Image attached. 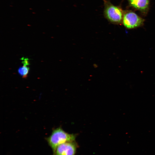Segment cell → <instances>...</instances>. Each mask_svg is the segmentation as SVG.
<instances>
[{"label":"cell","instance_id":"cell-1","mask_svg":"<svg viewBox=\"0 0 155 155\" xmlns=\"http://www.w3.org/2000/svg\"><path fill=\"white\" fill-rule=\"evenodd\" d=\"M76 136L75 134L69 133L59 127L53 130L50 136L46 138V140L54 154L58 146L65 142L75 141Z\"/></svg>","mask_w":155,"mask_h":155},{"label":"cell","instance_id":"cell-2","mask_svg":"<svg viewBox=\"0 0 155 155\" xmlns=\"http://www.w3.org/2000/svg\"><path fill=\"white\" fill-rule=\"evenodd\" d=\"M104 15L109 22L115 24H119L123 20L124 13L119 6L113 4L109 0H103Z\"/></svg>","mask_w":155,"mask_h":155},{"label":"cell","instance_id":"cell-3","mask_svg":"<svg viewBox=\"0 0 155 155\" xmlns=\"http://www.w3.org/2000/svg\"><path fill=\"white\" fill-rule=\"evenodd\" d=\"M123 23L128 29H132L142 25L144 20L131 11H125L123 14Z\"/></svg>","mask_w":155,"mask_h":155},{"label":"cell","instance_id":"cell-4","mask_svg":"<svg viewBox=\"0 0 155 155\" xmlns=\"http://www.w3.org/2000/svg\"><path fill=\"white\" fill-rule=\"evenodd\" d=\"M78 147L75 141L65 142L57 147L53 155H75Z\"/></svg>","mask_w":155,"mask_h":155},{"label":"cell","instance_id":"cell-5","mask_svg":"<svg viewBox=\"0 0 155 155\" xmlns=\"http://www.w3.org/2000/svg\"><path fill=\"white\" fill-rule=\"evenodd\" d=\"M130 5L142 12H145L148 9L149 0H129Z\"/></svg>","mask_w":155,"mask_h":155},{"label":"cell","instance_id":"cell-6","mask_svg":"<svg viewBox=\"0 0 155 155\" xmlns=\"http://www.w3.org/2000/svg\"><path fill=\"white\" fill-rule=\"evenodd\" d=\"M28 65L23 64V66L20 67L18 69V73L23 78H25L27 76L29 70Z\"/></svg>","mask_w":155,"mask_h":155}]
</instances>
